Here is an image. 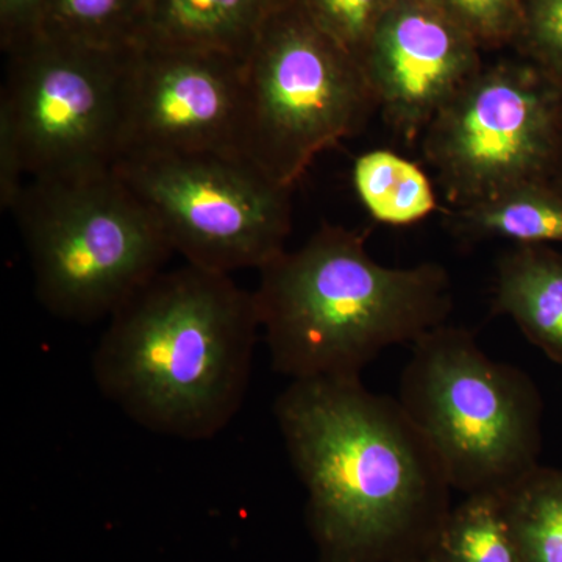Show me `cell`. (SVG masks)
<instances>
[{
    "mask_svg": "<svg viewBox=\"0 0 562 562\" xmlns=\"http://www.w3.org/2000/svg\"><path fill=\"white\" fill-rule=\"evenodd\" d=\"M273 413L308 494L322 562H398L430 550L453 487L398 398L360 376L295 380Z\"/></svg>",
    "mask_w": 562,
    "mask_h": 562,
    "instance_id": "1",
    "label": "cell"
},
{
    "mask_svg": "<svg viewBox=\"0 0 562 562\" xmlns=\"http://www.w3.org/2000/svg\"><path fill=\"white\" fill-rule=\"evenodd\" d=\"M261 330L231 273L161 271L109 319L92 355L103 397L158 435L203 441L241 409Z\"/></svg>",
    "mask_w": 562,
    "mask_h": 562,
    "instance_id": "2",
    "label": "cell"
},
{
    "mask_svg": "<svg viewBox=\"0 0 562 562\" xmlns=\"http://www.w3.org/2000/svg\"><path fill=\"white\" fill-rule=\"evenodd\" d=\"M260 272L261 331L273 371L292 382L360 376L382 351L446 324L452 310L441 265L387 268L341 225H322Z\"/></svg>",
    "mask_w": 562,
    "mask_h": 562,
    "instance_id": "3",
    "label": "cell"
},
{
    "mask_svg": "<svg viewBox=\"0 0 562 562\" xmlns=\"http://www.w3.org/2000/svg\"><path fill=\"white\" fill-rule=\"evenodd\" d=\"M11 213L36 297L63 321L110 319L173 254L160 225L114 168L32 179Z\"/></svg>",
    "mask_w": 562,
    "mask_h": 562,
    "instance_id": "4",
    "label": "cell"
},
{
    "mask_svg": "<svg viewBox=\"0 0 562 562\" xmlns=\"http://www.w3.org/2000/svg\"><path fill=\"white\" fill-rule=\"evenodd\" d=\"M412 349L398 402L453 491L503 494L538 468L543 406L527 372L492 360L471 331L447 324Z\"/></svg>",
    "mask_w": 562,
    "mask_h": 562,
    "instance_id": "5",
    "label": "cell"
},
{
    "mask_svg": "<svg viewBox=\"0 0 562 562\" xmlns=\"http://www.w3.org/2000/svg\"><path fill=\"white\" fill-rule=\"evenodd\" d=\"M243 72V155L291 190L322 151L360 132L376 109L360 63L299 0L273 7Z\"/></svg>",
    "mask_w": 562,
    "mask_h": 562,
    "instance_id": "6",
    "label": "cell"
},
{
    "mask_svg": "<svg viewBox=\"0 0 562 562\" xmlns=\"http://www.w3.org/2000/svg\"><path fill=\"white\" fill-rule=\"evenodd\" d=\"M113 168L187 265L232 276L260 271L284 251L292 190L244 155H151Z\"/></svg>",
    "mask_w": 562,
    "mask_h": 562,
    "instance_id": "7",
    "label": "cell"
},
{
    "mask_svg": "<svg viewBox=\"0 0 562 562\" xmlns=\"http://www.w3.org/2000/svg\"><path fill=\"white\" fill-rule=\"evenodd\" d=\"M562 83L531 60L480 70L424 132V151L453 209L527 181H552Z\"/></svg>",
    "mask_w": 562,
    "mask_h": 562,
    "instance_id": "8",
    "label": "cell"
},
{
    "mask_svg": "<svg viewBox=\"0 0 562 562\" xmlns=\"http://www.w3.org/2000/svg\"><path fill=\"white\" fill-rule=\"evenodd\" d=\"M0 125L31 179L113 168L120 151L124 50L36 38L13 52Z\"/></svg>",
    "mask_w": 562,
    "mask_h": 562,
    "instance_id": "9",
    "label": "cell"
},
{
    "mask_svg": "<svg viewBox=\"0 0 562 562\" xmlns=\"http://www.w3.org/2000/svg\"><path fill=\"white\" fill-rule=\"evenodd\" d=\"M243 69L244 61L224 55L127 47L117 160L198 151L243 155Z\"/></svg>",
    "mask_w": 562,
    "mask_h": 562,
    "instance_id": "10",
    "label": "cell"
},
{
    "mask_svg": "<svg viewBox=\"0 0 562 562\" xmlns=\"http://www.w3.org/2000/svg\"><path fill=\"white\" fill-rule=\"evenodd\" d=\"M479 49L435 0H392L360 66L384 120L414 140L482 70Z\"/></svg>",
    "mask_w": 562,
    "mask_h": 562,
    "instance_id": "11",
    "label": "cell"
},
{
    "mask_svg": "<svg viewBox=\"0 0 562 562\" xmlns=\"http://www.w3.org/2000/svg\"><path fill=\"white\" fill-rule=\"evenodd\" d=\"M279 0H144L131 46L246 61Z\"/></svg>",
    "mask_w": 562,
    "mask_h": 562,
    "instance_id": "12",
    "label": "cell"
},
{
    "mask_svg": "<svg viewBox=\"0 0 562 562\" xmlns=\"http://www.w3.org/2000/svg\"><path fill=\"white\" fill-rule=\"evenodd\" d=\"M494 313L512 317L528 341L562 366V251L516 246L502 255Z\"/></svg>",
    "mask_w": 562,
    "mask_h": 562,
    "instance_id": "13",
    "label": "cell"
},
{
    "mask_svg": "<svg viewBox=\"0 0 562 562\" xmlns=\"http://www.w3.org/2000/svg\"><path fill=\"white\" fill-rule=\"evenodd\" d=\"M447 225L464 241L562 246V190L550 180L516 184L486 201L453 209Z\"/></svg>",
    "mask_w": 562,
    "mask_h": 562,
    "instance_id": "14",
    "label": "cell"
},
{
    "mask_svg": "<svg viewBox=\"0 0 562 562\" xmlns=\"http://www.w3.org/2000/svg\"><path fill=\"white\" fill-rule=\"evenodd\" d=\"M355 191L373 220L405 227L424 221L438 209L427 173L394 151H366L353 162Z\"/></svg>",
    "mask_w": 562,
    "mask_h": 562,
    "instance_id": "15",
    "label": "cell"
},
{
    "mask_svg": "<svg viewBox=\"0 0 562 562\" xmlns=\"http://www.w3.org/2000/svg\"><path fill=\"white\" fill-rule=\"evenodd\" d=\"M427 553L436 562H524L502 494L465 495Z\"/></svg>",
    "mask_w": 562,
    "mask_h": 562,
    "instance_id": "16",
    "label": "cell"
},
{
    "mask_svg": "<svg viewBox=\"0 0 562 562\" xmlns=\"http://www.w3.org/2000/svg\"><path fill=\"white\" fill-rule=\"evenodd\" d=\"M502 495L524 562H562V469L539 464Z\"/></svg>",
    "mask_w": 562,
    "mask_h": 562,
    "instance_id": "17",
    "label": "cell"
},
{
    "mask_svg": "<svg viewBox=\"0 0 562 562\" xmlns=\"http://www.w3.org/2000/svg\"><path fill=\"white\" fill-rule=\"evenodd\" d=\"M144 0H50L36 38L103 50L131 46Z\"/></svg>",
    "mask_w": 562,
    "mask_h": 562,
    "instance_id": "18",
    "label": "cell"
},
{
    "mask_svg": "<svg viewBox=\"0 0 562 562\" xmlns=\"http://www.w3.org/2000/svg\"><path fill=\"white\" fill-rule=\"evenodd\" d=\"M310 20L358 63L392 0H299Z\"/></svg>",
    "mask_w": 562,
    "mask_h": 562,
    "instance_id": "19",
    "label": "cell"
},
{
    "mask_svg": "<svg viewBox=\"0 0 562 562\" xmlns=\"http://www.w3.org/2000/svg\"><path fill=\"white\" fill-rule=\"evenodd\" d=\"M480 47L520 36L525 0H435Z\"/></svg>",
    "mask_w": 562,
    "mask_h": 562,
    "instance_id": "20",
    "label": "cell"
},
{
    "mask_svg": "<svg viewBox=\"0 0 562 562\" xmlns=\"http://www.w3.org/2000/svg\"><path fill=\"white\" fill-rule=\"evenodd\" d=\"M520 38L528 60L562 83V0H525Z\"/></svg>",
    "mask_w": 562,
    "mask_h": 562,
    "instance_id": "21",
    "label": "cell"
},
{
    "mask_svg": "<svg viewBox=\"0 0 562 562\" xmlns=\"http://www.w3.org/2000/svg\"><path fill=\"white\" fill-rule=\"evenodd\" d=\"M50 0H0L3 41L10 49H21L38 35Z\"/></svg>",
    "mask_w": 562,
    "mask_h": 562,
    "instance_id": "22",
    "label": "cell"
},
{
    "mask_svg": "<svg viewBox=\"0 0 562 562\" xmlns=\"http://www.w3.org/2000/svg\"><path fill=\"white\" fill-rule=\"evenodd\" d=\"M552 181L562 190V116L560 125V136H558L557 160H554Z\"/></svg>",
    "mask_w": 562,
    "mask_h": 562,
    "instance_id": "23",
    "label": "cell"
},
{
    "mask_svg": "<svg viewBox=\"0 0 562 562\" xmlns=\"http://www.w3.org/2000/svg\"><path fill=\"white\" fill-rule=\"evenodd\" d=\"M398 562H436V561L432 560L430 554L422 553V554H417V557L406 558V560H402Z\"/></svg>",
    "mask_w": 562,
    "mask_h": 562,
    "instance_id": "24",
    "label": "cell"
}]
</instances>
